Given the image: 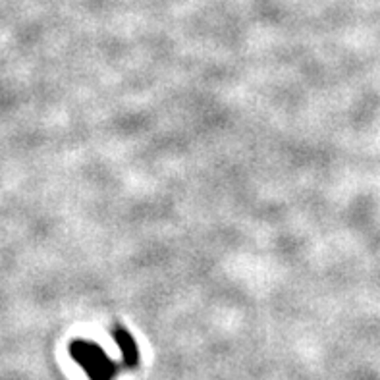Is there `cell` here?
<instances>
[{
  "instance_id": "obj_1",
  "label": "cell",
  "mask_w": 380,
  "mask_h": 380,
  "mask_svg": "<svg viewBox=\"0 0 380 380\" xmlns=\"http://www.w3.org/2000/svg\"><path fill=\"white\" fill-rule=\"evenodd\" d=\"M72 355L85 369L91 380H112L116 374V365L102 354V349L93 344L80 342L72 346Z\"/></svg>"
},
{
  "instance_id": "obj_2",
  "label": "cell",
  "mask_w": 380,
  "mask_h": 380,
  "mask_svg": "<svg viewBox=\"0 0 380 380\" xmlns=\"http://www.w3.org/2000/svg\"><path fill=\"white\" fill-rule=\"evenodd\" d=\"M116 342L120 344V349L124 352V357L130 365H135L139 355H137V347H135V342L132 340V336L124 330H116Z\"/></svg>"
}]
</instances>
